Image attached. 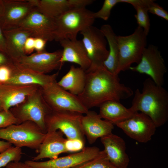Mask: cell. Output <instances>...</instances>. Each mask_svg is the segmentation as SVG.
Here are the masks:
<instances>
[{"label":"cell","instance_id":"obj_39","mask_svg":"<svg viewBox=\"0 0 168 168\" xmlns=\"http://www.w3.org/2000/svg\"><path fill=\"white\" fill-rule=\"evenodd\" d=\"M0 51L7 53L6 42L3 30L0 25Z\"/></svg>","mask_w":168,"mask_h":168},{"label":"cell","instance_id":"obj_13","mask_svg":"<svg viewBox=\"0 0 168 168\" xmlns=\"http://www.w3.org/2000/svg\"><path fill=\"white\" fill-rule=\"evenodd\" d=\"M131 138L142 143L151 139L156 128L147 115L136 112L130 118L116 125Z\"/></svg>","mask_w":168,"mask_h":168},{"label":"cell","instance_id":"obj_33","mask_svg":"<svg viewBox=\"0 0 168 168\" xmlns=\"http://www.w3.org/2000/svg\"><path fill=\"white\" fill-rule=\"evenodd\" d=\"M11 65L0 67V84L6 83L10 79L12 74Z\"/></svg>","mask_w":168,"mask_h":168},{"label":"cell","instance_id":"obj_28","mask_svg":"<svg viewBox=\"0 0 168 168\" xmlns=\"http://www.w3.org/2000/svg\"><path fill=\"white\" fill-rule=\"evenodd\" d=\"M72 168H116L108 160L103 150L98 157Z\"/></svg>","mask_w":168,"mask_h":168},{"label":"cell","instance_id":"obj_35","mask_svg":"<svg viewBox=\"0 0 168 168\" xmlns=\"http://www.w3.org/2000/svg\"><path fill=\"white\" fill-rule=\"evenodd\" d=\"M35 50V38L29 37L26 40L24 45L25 54H30Z\"/></svg>","mask_w":168,"mask_h":168},{"label":"cell","instance_id":"obj_22","mask_svg":"<svg viewBox=\"0 0 168 168\" xmlns=\"http://www.w3.org/2000/svg\"><path fill=\"white\" fill-rule=\"evenodd\" d=\"M63 48L60 62L62 64L66 62L77 64L87 71L91 62L82 40L64 39L59 42Z\"/></svg>","mask_w":168,"mask_h":168},{"label":"cell","instance_id":"obj_16","mask_svg":"<svg viewBox=\"0 0 168 168\" xmlns=\"http://www.w3.org/2000/svg\"><path fill=\"white\" fill-rule=\"evenodd\" d=\"M4 10L0 19L2 30L18 27L21 22L36 8L31 0H3Z\"/></svg>","mask_w":168,"mask_h":168},{"label":"cell","instance_id":"obj_25","mask_svg":"<svg viewBox=\"0 0 168 168\" xmlns=\"http://www.w3.org/2000/svg\"><path fill=\"white\" fill-rule=\"evenodd\" d=\"M86 80V71L80 67H75L72 65L57 83L64 90L77 96L83 91Z\"/></svg>","mask_w":168,"mask_h":168},{"label":"cell","instance_id":"obj_38","mask_svg":"<svg viewBox=\"0 0 168 168\" xmlns=\"http://www.w3.org/2000/svg\"><path fill=\"white\" fill-rule=\"evenodd\" d=\"M5 168H33L25 163L21 162H12L9 163Z\"/></svg>","mask_w":168,"mask_h":168},{"label":"cell","instance_id":"obj_42","mask_svg":"<svg viewBox=\"0 0 168 168\" xmlns=\"http://www.w3.org/2000/svg\"><path fill=\"white\" fill-rule=\"evenodd\" d=\"M2 110H3V109H2V104L0 100V111H1Z\"/></svg>","mask_w":168,"mask_h":168},{"label":"cell","instance_id":"obj_11","mask_svg":"<svg viewBox=\"0 0 168 168\" xmlns=\"http://www.w3.org/2000/svg\"><path fill=\"white\" fill-rule=\"evenodd\" d=\"M102 151L96 146L84 147L78 152L44 161L27 160L33 168H72L100 156Z\"/></svg>","mask_w":168,"mask_h":168},{"label":"cell","instance_id":"obj_4","mask_svg":"<svg viewBox=\"0 0 168 168\" xmlns=\"http://www.w3.org/2000/svg\"><path fill=\"white\" fill-rule=\"evenodd\" d=\"M82 114L68 111H56L51 109L45 119L46 131L59 130L69 141L85 145V136L81 126Z\"/></svg>","mask_w":168,"mask_h":168},{"label":"cell","instance_id":"obj_32","mask_svg":"<svg viewBox=\"0 0 168 168\" xmlns=\"http://www.w3.org/2000/svg\"><path fill=\"white\" fill-rule=\"evenodd\" d=\"M148 12L157 15L168 21V13L162 7L152 0L148 6Z\"/></svg>","mask_w":168,"mask_h":168},{"label":"cell","instance_id":"obj_3","mask_svg":"<svg viewBox=\"0 0 168 168\" xmlns=\"http://www.w3.org/2000/svg\"><path fill=\"white\" fill-rule=\"evenodd\" d=\"M94 12L86 7L69 10L55 19L56 29L54 40L77 39L78 33L92 26L95 21Z\"/></svg>","mask_w":168,"mask_h":168},{"label":"cell","instance_id":"obj_12","mask_svg":"<svg viewBox=\"0 0 168 168\" xmlns=\"http://www.w3.org/2000/svg\"><path fill=\"white\" fill-rule=\"evenodd\" d=\"M62 50L53 52L45 51L23 55L14 63L25 68L44 74L60 69L63 64L60 62Z\"/></svg>","mask_w":168,"mask_h":168},{"label":"cell","instance_id":"obj_6","mask_svg":"<svg viewBox=\"0 0 168 168\" xmlns=\"http://www.w3.org/2000/svg\"><path fill=\"white\" fill-rule=\"evenodd\" d=\"M46 133L35 123L27 121L0 129V139L15 146L38 150Z\"/></svg>","mask_w":168,"mask_h":168},{"label":"cell","instance_id":"obj_30","mask_svg":"<svg viewBox=\"0 0 168 168\" xmlns=\"http://www.w3.org/2000/svg\"><path fill=\"white\" fill-rule=\"evenodd\" d=\"M119 3V0H105L101 9L97 12L94 13V18L107 20L110 16L111 10Z\"/></svg>","mask_w":168,"mask_h":168},{"label":"cell","instance_id":"obj_31","mask_svg":"<svg viewBox=\"0 0 168 168\" xmlns=\"http://www.w3.org/2000/svg\"><path fill=\"white\" fill-rule=\"evenodd\" d=\"M15 124H18V120L10 110L0 111V129Z\"/></svg>","mask_w":168,"mask_h":168},{"label":"cell","instance_id":"obj_9","mask_svg":"<svg viewBox=\"0 0 168 168\" xmlns=\"http://www.w3.org/2000/svg\"><path fill=\"white\" fill-rule=\"evenodd\" d=\"M80 32L83 36L82 41L91 62L90 68L86 72L104 67L109 50L106 47L107 40L100 29L91 26Z\"/></svg>","mask_w":168,"mask_h":168},{"label":"cell","instance_id":"obj_7","mask_svg":"<svg viewBox=\"0 0 168 168\" xmlns=\"http://www.w3.org/2000/svg\"><path fill=\"white\" fill-rule=\"evenodd\" d=\"M50 110L43 99L40 87L23 102L9 110L18 120V124L31 121L46 133L45 119Z\"/></svg>","mask_w":168,"mask_h":168},{"label":"cell","instance_id":"obj_8","mask_svg":"<svg viewBox=\"0 0 168 168\" xmlns=\"http://www.w3.org/2000/svg\"><path fill=\"white\" fill-rule=\"evenodd\" d=\"M44 101L52 110L68 111L86 114L89 110L77 96L60 87L55 81L40 87Z\"/></svg>","mask_w":168,"mask_h":168},{"label":"cell","instance_id":"obj_1","mask_svg":"<svg viewBox=\"0 0 168 168\" xmlns=\"http://www.w3.org/2000/svg\"><path fill=\"white\" fill-rule=\"evenodd\" d=\"M86 73L84 88L77 96L89 110L108 101L120 102L133 95L130 88L120 82L118 75L104 67Z\"/></svg>","mask_w":168,"mask_h":168},{"label":"cell","instance_id":"obj_34","mask_svg":"<svg viewBox=\"0 0 168 168\" xmlns=\"http://www.w3.org/2000/svg\"><path fill=\"white\" fill-rule=\"evenodd\" d=\"M119 3L125 2L131 4L135 8L138 7H148L152 0H119Z\"/></svg>","mask_w":168,"mask_h":168},{"label":"cell","instance_id":"obj_41","mask_svg":"<svg viewBox=\"0 0 168 168\" xmlns=\"http://www.w3.org/2000/svg\"><path fill=\"white\" fill-rule=\"evenodd\" d=\"M4 6L3 0H0V19L1 18L3 12Z\"/></svg>","mask_w":168,"mask_h":168},{"label":"cell","instance_id":"obj_21","mask_svg":"<svg viewBox=\"0 0 168 168\" xmlns=\"http://www.w3.org/2000/svg\"><path fill=\"white\" fill-rule=\"evenodd\" d=\"M40 87L36 85L0 84V100L3 110H9L22 103Z\"/></svg>","mask_w":168,"mask_h":168},{"label":"cell","instance_id":"obj_10","mask_svg":"<svg viewBox=\"0 0 168 168\" xmlns=\"http://www.w3.org/2000/svg\"><path fill=\"white\" fill-rule=\"evenodd\" d=\"M131 71L149 76L157 85L162 86L167 72L164 61L157 46L150 44L144 49L140 62Z\"/></svg>","mask_w":168,"mask_h":168},{"label":"cell","instance_id":"obj_5","mask_svg":"<svg viewBox=\"0 0 168 168\" xmlns=\"http://www.w3.org/2000/svg\"><path fill=\"white\" fill-rule=\"evenodd\" d=\"M147 35L143 29L138 26L130 35L117 36L119 54L116 75L129 69L133 63L140 62L147 47Z\"/></svg>","mask_w":168,"mask_h":168},{"label":"cell","instance_id":"obj_14","mask_svg":"<svg viewBox=\"0 0 168 168\" xmlns=\"http://www.w3.org/2000/svg\"><path fill=\"white\" fill-rule=\"evenodd\" d=\"M18 27L26 30L31 37L41 38L47 41L54 40L56 29L55 19L46 16L36 8L27 16Z\"/></svg>","mask_w":168,"mask_h":168},{"label":"cell","instance_id":"obj_26","mask_svg":"<svg viewBox=\"0 0 168 168\" xmlns=\"http://www.w3.org/2000/svg\"><path fill=\"white\" fill-rule=\"evenodd\" d=\"M100 29L105 37L109 47V54L104 62V66L109 72L116 75L119 54L117 35L109 24L102 25Z\"/></svg>","mask_w":168,"mask_h":168},{"label":"cell","instance_id":"obj_2","mask_svg":"<svg viewBox=\"0 0 168 168\" xmlns=\"http://www.w3.org/2000/svg\"><path fill=\"white\" fill-rule=\"evenodd\" d=\"M130 108L134 112L140 111L147 115L156 128L160 127L168 120V92L151 79L147 78L142 92L138 89L135 91Z\"/></svg>","mask_w":168,"mask_h":168},{"label":"cell","instance_id":"obj_20","mask_svg":"<svg viewBox=\"0 0 168 168\" xmlns=\"http://www.w3.org/2000/svg\"><path fill=\"white\" fill-rule=\"evenodd\" d=\"M107 159L116 168H127L129 162L126 144L120 137L111 133L100 138Z\"/></svg>","mask_w":168,"mask_h":168},{"label":"cell","instance_id":"obj_36","mask_svg":"<svg viewBox=\"0 0 168 168\" xmlns=\"http://www.w3.org/2000/svg\"><path fill=\"white\" fill-rule=\"evenodd\" d=\"M14 62L6 53L0 51V67L3 65L11 66Z\"/></svg>","mask_w":168,"mask_h":168},{"label":"cell","instance_id":"obj_27","mask_svg":"<svg viewBox=\"0 0 168 168\" xmlns=\"http://www.w3.org/2000/svg\"><path fill=\"white\" fill-rule=\"evenodd\" d=\"M22 154L21 148L15 146L0 153V168L6 166L10 162L19 161Z\"/></svg>","mask_w":168,"mask_h":168},{"label":"cell","instance_id":"obj_23","mask_svg":"<svg viewBox=\"0 0 168 168\" xmlns=\"http://www.w3.org/2000/svg\"><path fill=\"white\" fill-rule=\"evenodd\" d=\"M5 37L7 54L14 62L26 55L24 45L27 39L31 37L30 33L20 27L3 30Z\"/></svg>","mask_w":168,"mask_h":168},{"label":"cell","instance_id":"obj_40","mask_svg":"<svg viewBox=\"0 0 168 168\" xmlns=\"http://www.w3.org/2000/svg\"><path fill=\"white\" fill-rule=\"evenodd\" d=\"M12 146V144L6 141L0 140V153L6 150Z\"/></svg>","mask_w":168,"mask_h":168},{"label":"cell","instance_id":"obj_24","mask_svg":"<svg viewBox=\"0 0 168 168\" xmlns=\"http://www.w3.org/2000/svg\"><path fill=\"white\" fill-rule=\"evenodd\" d=\"M99 107L100 117L115 125L130 118L136 112L130 108H127L120 102L114 100L106 101Z\"/></svg>","mask_w":168,"mask_h":168},{"label":"cell","instance_id":"obj_18","mask_svg":"<svg viewBox=\"0 0 168 168\" xmlns=\"http://www.w3.org/2000/svg\"><path fill=\"white\" fill-rule=\"evenodd\" d=\"M81 126L83 133L90 144L98 138L112 133L114 128L112 123L102 119L95 111L89 110L82 116Z\"/></svg>","mask_w":168,"mask_h":168},{"label":"cell","instance_id":"obj_19","mask_svg":"<svg viewBox=\"0 0 168 168\" xmlns=\"http://www.w3.org/2000/svg\"><path fill=\"white\" fill-rule=\"evenodd\" d=\"M12 74L6 84L21 85H36L42 87L56 81L58 72L48 75L28 69L14 63L11 66Z\"/></svg>","mask_w":168,"mask_h":168},{"label":"cell","instance_id":"obj_17","mask_svg":"<svg viewBox=\"0 0 168 168\" xmlns=\"http://www.w3.org/2000/svg\"><path fill=\"white\" fill-rule=\"evenodd\" d=\"M36 9L46 16L55 19L71 9L91 4L92 0H31Z\"/></svg>","mask_w":168,"mask_h":168},{"label":"cell","instance_id":"obj_29","mask_svg":"<svg viewBox=\"0 0 168 168\" xmlns=\"http://www.w3.org/2000/svg\"><path fill=\"white\" fill-rule=\"evenodd\" d=\"M137 13L134 15L138 26L142 28L147 35L150 27V20L148 14V7H138L135 8Z\"/></svg>","mask_w":168,"mask_h":168},{"label":"cell","instance_id":"obj_37","mask_svg":"<svg viewBox=\"0 0 168 168\" xmlns=\"http://www.w3.org/2000/svg\"><path fill=\"white\" fill-rule=\"evenodd\" d=\"M47 41L40 38H35V50L39 52L44 51V48Z\"/></svg>","mask_w":168,"mask_h":168},{"label":"cell","instance_id":"obj_15","mask_svg":"<svg viewBox=\"0 0 168 168\" xmlns=\"http://www.w3.org/2000/svg\"><path fill=\"white\" fill-rule=\"evenodd\" d=\"M63 135L59 130L47 132L37 151L38 154L32 160L54 159L61 153L76 151L74 143L64 138Z\"/></svg>","mask_w":168,"mask_h":168}]
</instances>
